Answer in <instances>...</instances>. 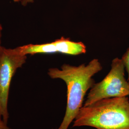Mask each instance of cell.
Returning <instances> with one entry per match:
<instances>
[{"mask_svg": "<svg viewBox=\"0 0 129 129\" xmlns=\"http://www.w3.org/2000/svg\"><path fill=\"white\" fill-rule=\"evenodd\" d=\"M2 29H3V28H2V26L1 25V24L0 23V33H1V31L2 30Z\"/></svg>", "mask_w": 129, "mask_h": 129, "instance_id": "11", "label": "cell"}, {"mask_svg": "<svg viewBox=\"0 0 129 129\" xmlns=\"http://www.w3.org/2000/svg\"><path fill=\"white\" fill-rule=\"evenodd\" d=\"M35 0H22L21 4L23 6H26L29 4L32 3L34 2Z\"/></svg>", "mask_w": 129, "mask_h": 129, "instance_id": "8", "label": "cell"}, {"mask_svg": "<svg viewBox=\"0 0 129 129\" xmlns=\"http://www.w3.org/2000/svg\"><path fill=\"white\" fill-rule=\"evenodd\" d=\"M27 55L21 53L19 47L6 48L3 47L0 55V117L8 123V102L10 87L16 70L26 61Z\"/></svg>", "mask_w": 129, "mask_h": 129, "instance_id": "4", "label": "cell"}, {"mask_svg": "<svg viewBox=\"0 0 129 129\" xmlns=\"http://www.w3.org/2000/svg\"><path fill=\"white\" fill-rule=\"evenodd\" d=\"M124 64L121 59L114 58L111 69L104 78L95 83L88 94L84 106L102 99L129 96V83L125 78Z\"/></svg>", "mask_w": 129, "mask_h": 129, "instance_id": "3", "label": "cell"}, {"mask_svg": "<svg viewBox=\"0 0 129 129\" xmlns=\"http://www.w3.org/2000/svg\"><path fill=\"white\" fill-rule=\"evenodd\" d=\"M121 59L124 63L125 69L128 74V82L129 83V48L122 56Z\"/></svg>", "mask_w": 129, "mask_h": 129, "instance_id": "6", "label": "cell"}, {"mask_svg": "<svg viewBox=\"0 0 129 129\" xmlns=\"http://www.w3.org/2000/svg\"><path fill=\"white\" fill-rule=\"evenodd\" d=\"M0 129H11L8 126L7 123L5 122L1 117H0Z\"/></svg>", "mask_w": 129, "mask_h": 129, "instance_id": "7", "label": "cell"}, {"mask_svg": "<svg viewBox=\"0 0 129 129\" xmlns=\"http://www.w3.org/2000/svg\"><path fill=\"white\" fill-rule=\"evenodd\" d=\"M82 126L96 129H129V98H107L83 106L74 120L73 127Z\"/></svg>", "mask_w": 129, "mask_h": 129, "instance_id": "2", "label": "cell"}, {"mask_svg": "<svg viewBox=\"0 0 129 129\" xmlns=\"http://www.w3.org/2000/svg\"><path fill=\"white\" fill-rule=\"evenodd\" d=\"M14 2H21L22 0H13Z\"/></svg>", "mask_w": 129, "mask_h": 129, "instance_id": "10", "label": "cell"}, {"mask_svg": "<svg viewBox=\"0 0 129 129\" xmlns=\"http://www.w3.org/2000/svg\"><path fill=\"white\" fill-rule=\"evenodd\" d=\"M102 69L98 59L79 66L64 64L61 69L50 68L48 75L53 79H61L67 87V104L63 120L57 129H68L80 109L86 93L95 84L92 77Z\"/></svg>", "mask_w": 129, "mask_h": 129, "instance_id": "1", "label": "cell"}, {"mask_svg": "<svg viewBox=\"0 0 129 129\" xmlns=\"http://www.w3.org/2000/svg\"><path fill=\"white\" fill-rule=\"evenodd\" d=\"M19 47L21 53L25 55L59 53V48L55 41L43 44H28Z\"/></svg>", "mask_w": 129, "mask_h": 129, "instance_id": "5", "label": "cell"}, {"mask_svg": "<svg viewBox=\"0 0 129 129\" xmlns=\"http://www.w3.org/2000/svg\"><path fill=\"white\" fill-rule=\"evenodd\" d=\"M1 33H0V55H1V53L2 51V49L3 48V46H1Z\"/></svg>", "mask_w": 129, "mask_h": 129, "instance_id": "9", "label": "cell"}]
</instances>
